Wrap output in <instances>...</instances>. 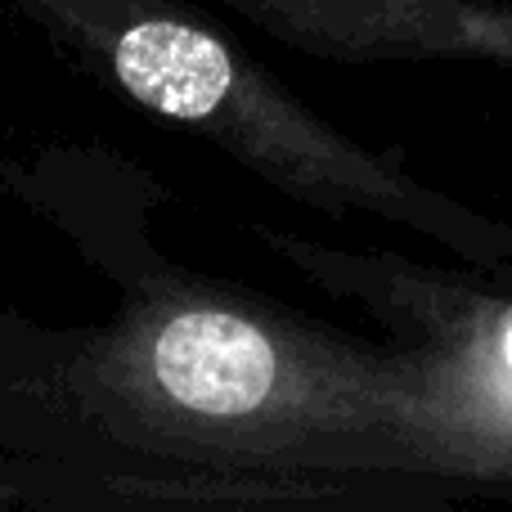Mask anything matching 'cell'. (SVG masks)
Wrapping results in <instances>:
<instances>
[{
	"label": "cell",
	"instance_id": "3",
	"mask_svg": "<svg viewBox=\"0 0 512 512\" xmlns=\"http://www.w3.org/2000/svg\"><path fill=\"white\" fill-rule=\"evenodd\" d=\"M153 387L189 414L243 418L279 391L283 360L270 337L230 310H189L149 346Z\"/></svg>",
	"mask_w": 512,
	"mask_h": 512
},
{
	"label": "cell",
	"instance_id": "1",
	"mask_svg": "<svg viewBox=\"0 0 512 512\" xmlns=\"http://www.w3.org/2000/svg\"><path fill=\"white\" fill-rule=\"evenodd\" d=\"M68 59L135 108L203 135L292 203L373 216L441 243L459 261L512 265V221L418 180L396 153L360 144L301 104L270 68L185 0H5Z\"/></svg>",
	"mask_w": 512,
	"mask_h": 512
},
{
	"label": "cell",
	"instance_id": "2",
	"mask_svg": "<svg viewBox=\"0 0 512 512\" xmlns=\"http://www.w3.org/2000/svg\"><path fill=\"white\" fill-rule=\"evenodd\" d=\"M328 63H512V0H216Z\"/></svg>",
	"mask_w": 512,
	"mask_h": 512
},
{
	"label": "cell",
	"instance_id": "4",
	"mask_svg": "<svg viewBox=\"0 0 512 512\" xmlns=\"http://www.w3.org/2000/svg\"><path fill=\"white\" fill-rule=\"evenodd\" d=\"M0 23H5V14H0Z\"/></svg>",
	"mask_w": 512,
	"mask_h": 512
}]
</instances>
